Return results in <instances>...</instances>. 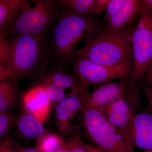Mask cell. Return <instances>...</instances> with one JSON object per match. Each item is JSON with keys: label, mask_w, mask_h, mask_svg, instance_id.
I'll list each match as a JSON object with an SVG mask.
<instances>
[{"label": "cell", "mask_w": 152, "mask_h": 152, "mask_svg": "<svg viewBox=\"0 0 152 152\" xmlns=\"http://www.w3.org/2000/svg\"><path fill=\"white\" fill-rule=\"evenodd\" d=\"M102 111L114 127L130 143V133L137 114L132 107L124 100L119 99L110 104Z\"/></svg>", "instance_id": "obj_10"}, {"label": "cell", "mask_w": 152, "mask_h": 152, "mask_svg": "<svg viewBox=\"0 0 152 152\" xmlns=\"http://www.w3.org/2000/svg\"><path fill=\"white\" fill-rule=\"evenodd\" d=\"M125 1V0H110L102 21L107 23L118 12Z\"/></svg>", "instance_id": "obj_24"}, {"label": "cell", "mask_w": 152, "mask_h": 152, "mask_svg": "<svg viewBox=\"0 0 152 152\" xmlns=\"http://www.w3.org/2000/svg\"><path fill=\"white\" fill-rule=\"evenodd\" d=\"M21 152H39L37 149L26 148L25 149Z\"/></svg>", "instance_id": "obj_32"}, {"label": "cell", "mask_w": 152, "mask_h": 152, "mask_svg": "<svg viewBox=\"0 0 152 152\" xmlns=\"http://www.w3.org/2000/svg\"><path fill=\"white\" fill-rule=\"evenodd\" d=\"M140 9L152 11V0H140Z\"/></svg>", "instance_id": "obj_27"}, {"label": "cell", "mask_w": 152, "mask_h": 152, "mask_svg": "<svg viewBox=\"0 0 152 152\" xmlns=\"http://www.w3.org/2000/svg\"><path fill=\"white\" fill-rule=\"evenodd\" d=\"M50 100L45 88L36 84L27 91L21 98V103L25 113L34 115L42 123L48 117Z\"/></svg>", "instance_id": "obj_12"}, {"label": "cell", "mask_w": 152, "mask_h": 152, "mask_svg": "<svg viewBox=\"0 0 152 152\" xmlns=\"http://www.w3.org/2000/svg\"><path fill=\"white\" fill-rule=\"evenodd\" d=\"M63 137L52 133H45L38 139L37 149L39 152H56L64 142Z\"/></svg>", "instance_id": "obj_18"}, {"label": "cell", "mask_w": 152, "mask_h": 152, "mask_svg": "<svg viewBox=\"0 0 152 152\" xmlns=\"http://www.w3.org/2000/svg\"><path fill=\"white\" fill-rule=\"evenodd\" d=\"M19 117L10 111L0 113V136H5L14 126L17 125Z\"/></svg>", "instance_id": "obj_21"}, {"label": "cell", "mask_w": 152, "mask_h": 152, "mask_svg": "<svg viewBox=\"0 0 152 152\" xmlns=\"http://www.w3.org/2000/svg\"><path fill=\"white\" fill-rule=\"evenodd\" d=\"M34 7L17 17L9 29L15 36L29 35L47 39L63 8L61 1L36 0Z\"/></svg>", "instance_id": "obj_5"}, {"label": "cell", "mask_w": 152, "mask_h": 152, "mask_svg": "<svg viewBox=\"0 0 152 152\" xmlns=\"http://www.w3.org/2000/svg\"><path fill=\"white\" fill-rule=\"evenodd\" d=\"M8 31L0 32V64L8 69L14 55V51L6 39Z\"/></svg>", "instance_id": "obj_20"}, {"label": "cell", "mask_w": 152, "mask_h": 152, "mask_svg": "<svg viewBox=\"0 0 152 152\" xmlns=\"http://www.w3.org/2000/svg\"><path fill=\"white\" fill-rule=\"evenodd\" d=\"M68 152H87L86 144L82 141L80 134L70 137L67 141Z\"/></svg>", "instance_id": "obj_23"}, {"label": "cell", "mask_w": 152, "mask_h": 152, "mask_svg": "<svg viewBox=\"0 0 152 152\" xmlns=\"http://www.w3.org/2000/svg\"><path fill=\"white\" fill-rule=\"evenodd\" d=\"M88 88L83 83L81 85L80 94L66 97L57 104L55 111L57 127L62 134L69 137L80 134L82 124L72 123L78 113L84 107L86 100L89 95Z\"/></svg>", "instance_id": "obj_9"}, {"label": "cell", "mask_w": 152, "mask_h": 152, "mask_svg": "<svg viewBox=\"0 0 152 152\" xmlns=\"http://www.w3.org/2000/svg\"><path fill=\"white\" fill-rule=\"evenodd\" d=\"M110 0H95L94 7V16L97 18L107 9Z\"/></svg>", "instance_id": "obj_25"}, {"label": "cell", "mask_w": 152, "mask_h": 152, "mask_svg": "<svg viewBox=\"0 0 152 152\" xmlns=\"http://www.w3.org/2000/svg\"><path fill=\"white\" fill-rule=\"evenodd\" d=\"M10 142L7 140L3 143L1 144L0 152H13L11 148Z\"/></svg>", "instance_id": "obj_29"}, {"label": "cell", "mask_w": 152, "mask_h": 152, "mask_svg": "<svg viewBox=\"0 0 152 152\" xmlns=\"http://www.w3.org/2000/svg\"><path fill=\"white\" fill-rule=\"evenodd\" d=\"M40 85H52L63 89L70 88L71 96L80 94L81 82L73 76L63 72L62 69H56L46 74L37 83Z\"/></svg>", "instance_id": "obj_15"}, {"label": "cell", "mask_w": 152, "mask_h": 152, "mask_svg": "<svg viewBox=\"0 0 152 152\" xmlns=\"http://www.w3.org/2000/svg\"><path fill=\"white\" fill-rule=\"evenodd\" d=\"M133 147L152 150V111L150 107L135 116L129 134Z\"/></svg>", "instance_id": "obj_11"}, {"label": "cell", "mask_w": 152, "mask_h": 152, "mask_svg": "<svg viewBox=\"0 0 152 152\" xmlns=\"http://www.w3.org/2000/svg\"><path fill=\"white\" fill-rule=\"evenodd\" d=\"M87 152H106L99 147L92 144H86Z\"/></svg>", "instance_id": "obj_30"}, {"label": "cell", "mask_w": 152, "mask_h": 152, "mask_svg": "<svg viewBox=\"0 0 152 152\" xmlns=\"http://www.w3.org/2000/svg\"><path fill=\"white\" fill-rule=\"evenodd\" d=\"M73 68L77 79L87 87L99 86L115 80L130 79L132 76L128 71L108 67L80 57L74 59Z\"/></svg>", "instance_id": "obj_8"}, {"label": "cell", "mask_w": 152, "mask_h": 152, "mask_svg": "<svg viewBox=\"0 0 152 152\" xmlns=\"http://www.w3.org/2000/svg\"><path fill=\"white\" fill-rule=\"evenodd\" d=\"M62 4V10L48 39L51 58L56 68L61 69L73 60L75 48L81 39L92 37L102 31L105 25L96 17L77 13Z\"/></svg>", "instance_id": "obj_1"}, {"label": "cell", "mask_w": 152, "mask_h": 152, "mask_svg": "<svg viewBox=\"0 0 152 152\" xmlns=\"http://www.w3.org/2000/svg\"><path fill=\"white\" fill-rule=\"evenodd\" d=\"M37 85L45 88L49 99L54 102L58 103L66 97L64 90L61 88L52 85Z\"/></svg>", "instance_id": "obj_22"}, {"label": "cell", "mask_w": 152, "mask_h": 152, "mask_svg": "<svg viewBox=\"0 0 152 152\" xmlns=\"http://www.w3.org/2000/svg\"><path fill=\"white\" fill-rule=\"evenodd\" d=\"M136 24L118 32L102 30L87 40L84 46L76 50V57H83L108 67L128 71L134 68L132 36Z\"/></svg>", "instance_id": "obj_2"}, {"label": "cell", "mask_w": 152, "mask_h": 152, "mask_svg": "<svg viewBox=\"0 0 152 152\" xmlns=\"http://www.w3.org/2000/svg\"><path fill=\"white\" fill-rule=\"evenodd\" d=\"M18 86L10 80L0 81V113L9 111L16 103Z\"/></svg>", "instance_id": "obj_17"}, {"label": "cell", "mask_w": 152, "mask_h": 152, "mask_svg": "<svg viewBox=\"0 0 152 152\" xmlns=\"http://www.w3.org/2000/svg\"><path fill=\"white\" fill-rule=\"evenodd\" d=\"M143 80L152 86V63L146 72Z\"/></svg>", "instance_id": "obj_28"}, {"label": "cell", "mask_w": 152, "mask_h": 152, "mask_svg": "<svg viewBox=\"0 0 152 152\" xmlns=\"http://www.w3.org/2000/svg\"><path fill=\"white\" fill-rule=\"evenodd\" d=\"M141 88L143 91L149 103V107L152 111V86L144 80L139 82Z\"/></svg>", "instance_id": "obj_26"}, {"label": "cell", "mask_w": 152, "mask_h": 152, "mask_svg": "<svg viewBox=\"0 0 152 152\" xmlns=\"http://www.w3.org/2000/svg\"><path fill=\"white\" fill-rule=\"evenodd\" d=\"M27 0H0V32L8 31L20 14L30 7Z\"/></svg>", "instance_id": "obj_14"}, {"label": "cell", "mask_w": 152, "mask_h": 152, "mask_svg": "<svg viewBox=\"0 0 152 152\" xmlns=\"http://www.w3.org/2000/svg\"><path fill=\"white\" fill-rule=\"evenodd\" d=\"M14 55L8 68L10 80L41 75L52 57L48 39L33 35L15 36L9 43Z\"/></svg>", "instance_id": "obj_3"}, {"label": "cell", "mask_w": 152, "mask_h": 152, "mask_svg": "<svg viewBox=\"0 0 152 152\" xmlns=\"http://www.w3.org/2000/svg\"><path fill=\"white\" fill-rule=\"evenodd\" d=\"M130 79L120 80L101 85L90 94L88 102L100 110L115 101L124 99L137 112L142 107L140 86L139 83L132 86Z\"/></svg>", "instance_id": "obj_7"}, {"label": "cell", "mask_w": 152, "mask_h": 152, "mask_svg": "<svg viewBox=\"0 0 152 152\" xmlns=\"http://www.w3.org/2000/svg\"><path fill=\"white\" fill-rule=\"evenodd\" d=\"M95 0H61L63 4L75 12L94 16Z\"/></svg>", "instance_id": "obj_19"}, {"label": "cell", "mask_w": 152, "mask_h": 152, "mask_svg": "<svg viewBox=\"0 0 152 152\" xmlns=\"http://www.w3.org/2000/svg\"><path fill=\"white\" fill-rule=\"evenodd\" d=\"M143 152H152V150H147V151H145Z\"/></svg>", "instance_id": "obj_33"}, {"label": "cell", "mask_w": 152, "mask_h": 152, "mask_svg": "<svg viewBox=\"0 0 152 152\" xmlns=\"http://www.w3.org/2000/svg\"><path fill=\"white\" fill-rule=\"evenodd\" d=\"M140 15V0H125L117 14L104 26L106 31L118 32L135 23Z\"/></svg>", "instance_id": "obj_13"}, {"label": "cell", "mask_w": 152, "mask_h": 152, "mask_svg": "<svg viewBox=\"0 0 152 152\" xmlns=\"http://www.w3.org/2000/svg\"><path fill=\"white\" fill-rule=\"evenodd\" d=\"M69 150V145L67 142L65 141L63 145L58 149L56 152H68Z\"/></svg>", "instance_id": "obj_31"}, {"label": "cell", "mask_w": 152, "mask_h": 152, "mask_svg": "<svg viewBox=\"0 0 152 152\" xmlns=\"http://www.w3.org/2000/svg\"><path fill=\"white\" fill-rule=\"evenodd\" d=\"M42 123L34 115L25 113L19 117L17 127L26 138L39 139L46 133Z\"/></svg>", "instance_id": "obj_16"}, {"label": "cell", "mask_w": 152, "mask_h": 152, "mask_svg": "<svg viewBox=\"0 0 152 152\" xmlns=\"http://www.w3.org/2000/svg\"><path fill=\"white\" fill-rule=\"evenodd\" d=\"M134 68L130 83L143 80L152 63V11L140 8V15L132 36Z\"/></svg>", "instance_id": "obj_6"}, {"label": "cell", "mask_w": 152, "mask_h": 152, "mask_svg": "<svg viewBox=\"0 0 152 152\" xmlns=\"http://www.w3.org/2000/svg\"><path fill=\"white\" fill-rule=\"evenodd\" d=\"M89 96L80 114L83 129L88 138L106 152H135L134 147L114 127L103 112L89 103Z\"/></svg>", "instance_id": "obj_4"}]
</instances>
